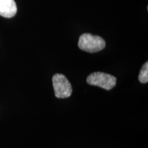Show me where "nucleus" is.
Instances as JSON below:
<instances>
[{"mask_svg":"<svg viewBox=\"0 0 148 148\" xmlns=\"http://www.w3.org/2000/svg\"><path fill=\"white\" fill-rule=\"evenodd\" d=\"M105 46V40L99 36H93L90 34H83L79 38V48L86 52H97L103 49Z\"/></svg>","mask_w":148,"mask_h":148,"instance_id":"obj_1","label":"nucleus"},{"mask_svg":"<svg viewBox=\"0 0 148 148\" xmlns=\"http://www.w3.org/2000/svg\"><path fill=\"white\" fill-rule=\"evenodd\" d=\"M86 82L90 85L110 90L115 86L116 78L113 75L103 72H94L87 77Z\"/></svg>","mask_w":148,"mask_h":148,"instance_id":"obj_2","label":"nucleus"},{"mask_svg":"<svg viewBox=\"0 0 148 148\" xmlns=\"http://www.w3.org/2000/svg\"><path fill=\"white\" fill-rule=\"evenodd\" d=\"M52 82L56 97L58 98H66L71 96L73 90L72 86L63 74H55L53 76Z\"/></svg>","mask_w":148,"mask_h":148,"instance_id":"obj_3","label":"nucleus"},{"mask_svg":"<svg viewBox=\"0 0 148 148\" xmlns=\"http://www.w3.org/2000/svg\"><path fill=\"white\" fill-rule=\"evenodd\" d=\"M17 8L14 0H0V15L11 18L16 13Z\"/></svg>","mask_w":148,"mask_h":148,"instance_id":"obj_4","label":"nucleus"},{"mask_svg":"<svg viewBox=\"0 0 148 148\" xmlns=\"http://www.w3.org/2000/svg\"><path fill=\"white\" fill-rule=\"evenodd\" d=\"M138 80L141 83H147L148 82V62H146L140 71L138 75Z\"/></svg>","mask_w":148,"mask_h":148,"instance_id":"obj_5","label":"nucleus"}]
</instances>
